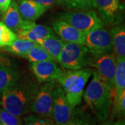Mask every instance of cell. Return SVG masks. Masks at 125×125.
Masks as SVG:
<instances>
[{
	"label": "cell",
	"mask_w": 125,
	"mask_h": 125,
	"mask_svg": "<svg viewBox=\"0 0 125 125\" xmlns=\"http://www.w3.org/2000/svg\"><path fill=\"white\" fill-rule=\"evenodd\" d=\"M83 97L95 117L101 122L109 119L113 104V90L99 77L95 70Z\"/></svg>",
	"instance_id": "obj_1"
},
{
	"label": "cell",
	"mask_w": 125,
	"mask_h": 125,
	"mask_svg": "<svg viewBox=\"0 0 125 125\" xmlns=\"http://www.w3.org/2000/svg\"><path fill=\"white\" fill-rule=\"evenodd\" d=\"M38 87L32 81L20 77L1 94L0 104L4 109L18 116L24 115L31 112V103Z\"/></svg>",
	"instance_id": "obj_2"
},
{
	"label": "cell",
	"mask_w": 125,
	"mask_h": 125,
	"mask_svg": "<svg viewBox=\"0 0 125 125\" xmlns=\"http://www.w3.org/2000/svg\"><path fill=\"white\" fill-rule=\"evenodd\" d=\"M93 72V70L89 67L62 70L56 79L73 108L79 106L81 103L85 86L92 76Z\"/></svg>",
	"instance_id": "obj_3"
},
{
	"label": "cell",
	"mask_w": 125,
	"mask_h": 125,
	"mask_svg": "<svg viewBox=\"0 0 125 125\" xmlns=\"http://www.w3.org/2000/svg\"><path fill=\"white\" fill-rule=\"evenodd\" d=\"M93 57L85 45L65 42L57 62L66 70H79L90 66Z\"/></svg>",
	"instance_id": "obj_4"
},
{
	"label": "cell",
	"mask_w": 125,
	"mask_h": 125,
	"mask_svg": "<svg viewBox=\"0 0 125 125\" xmlns=\"http://www.w3.org/2000/svg\"><path fill=\"white\" fill-rule=\"evenodd\" d=\"M58 19L69 23L85 36L90 31L105 26L98 14L94 10L66 11L59 14Z\"/></svg>",
	"instance_id": "obj_5"
},
{
	"label": "cell",
	"mask_w": 125,
	"mask_h": 125,
	"mask_svg": "<svg viewBox=\"0 0 125 125\" xmlns=\"http://www.w3.org/2000/svg\"><path fill=\"white\" fill-rule=\"evenodd\" d=\"M56 81L45 82L38 87L31 103V112L53 120V99Z\"/></svg>",
	"instance_id": "obj_6"
},
{
	"label": "cell",
	"mask_w": 125,
	"mask_h": 125,
	"mask_svg": "<svg viewBox=\"0 0 125 125\" xmlns=\"http://www.w3.org/2000/svg\"><path fill=\"white\" fill-rule=\"evenodd\" d=\"M85 45L94 56L112 52L113 45L110 30L104 26L90 31L85 36Z\"/></svg>",
	"instance_id": "obj_7"
},
{
	"label": "cell",
	"mask_w": 125,
	"mask_h": 125,
	"mask_svg": "<svg viewBox=\"0 0 125 125\" xmlns=\"http://www.w3.org/2000/svg\"><path fill=\"white\" fill-rule=\"evenodd\" d=\"M116 56L113 52L93 55L90 66L94 67L99 77L113 90L114 76L116 70Z\"/></svg>",
	"instance_id": "obj_8"
},
{
	"label": "cell",
	"mask_w": 125,
	"mask_h": 125,
	"mask_svg": "<svg viewBox=\"0 0 125 125\" xmlns=\"http://www.w3.org/2000/svg\"><path fill=\"white\" fill-rule=\"evenodd\" d=\"M74 108L67 101L61 86L57 84L54 90L53 120L58 125H70Z\"/></svg>",
	"instance_id": "obj_9"
},
{
	"label": "cell",
	"mask_w": 125,
	"mask_h": 125,
	"mask_svg": "<svg viewBox=\"0 0 125 125\" xmlns=\"http://www.w3.org/2000/svg\"><path fill=\"white\" fill-rule=\"evenodd\" d=\"M99 17L105 26H113L121 22L122 10L120 0H96Z\"/></svg>",
	"instance_id": "obj_10"
},
{
	"label": "cell",
	"mask_w": 125,
	"mask_h": 125,
	"mask_svg": "<svg viewBox=\"0 0 125 125\" xmlns=\"http://www.w3.org/2000/svg\"><path fill=\"white\" fill-rule=\"evenodd\" d=\"M16 34L20 38L31 40L37 43L38 41L54 34V31L51 27L37 24L33 21L24 20L22 26Z\"/></svg>",
	"instance_id": "obj_11"
},
{
	"label": "cell",
	"mask_w": 125,
	"mask_h": 125,
	"mask_svg": "<svg viewBox=\"0 0 125 125\" xmlns=\"http://www.w3.org/2000/svg\"><path fill=\"white\" fill-rule=\"evenodd\" d=\"M31 69L39 83L56 81L62 72L53 60L31 62Z\"/></svg>",
	"instance_id": "obj_12"
},
{
	"label": "cell",
	"mask_w": 125,
	"mask_h": 125,
	"mask_svg": "<svg viewBox=\"0 0 125 125\" xmlns=\"http://www.w3.org/2000/svg\"><path fill=\"white\" fill-rule=\"evenodd\" d=\"M52 29L64 42L85 45V35L69 23L58 19L52 23Z\"/></svg>",
	"instance_id": "obj_13"
},
{
	"label": "cell",
	"mask_w": 125,
	"mask_h": 125,
	"mask_svg": "<svg viewBox=\"0 0 125 125\" xmlns=\"http://www.w3.org/2000/svg\"><path fill=\"white\" fill-rule=\"evenodd\" d=\"M20 77V72L11 61L4 55H0V95Z\"/></svg>",
	"instance_id": "obj_14"
},
{
	"label": "cell",
	"mask_w": 125,
	"mask_h": 125,
	"mask_svg": "<svg viewBox=\"0 0 125 125\" xmlns=\"http://www.w3.org/2000/svg\"><path fill=\"white\" fill-rule=\"evenodd\" d=\"M18 9L23 20L35 22L46 12L47 9L33 0H18Z\"/></svg>",
	"instance_id": "obj_15"
},
{
	"label": "cell",
	"mask_w": 125,
	"mask_h": 125,
	"mask_svg": "<svg viewBox=\"0 0 125 125\" xmlns=\"http://www.w3.org/2000/svg\"><path fill=\"white\" fill-rule=\"evenodd\" d=\"M110 32L113 53L116 57L125 58V23L121 22L112 26Z\"/></svg>",
	"instance_id": "obj_16"
},
{
	"label": "cell",
	"mask_w": 125,
	"mask_h": 125,
	"mask_svg": "<svg viewBox=\"0 0 125 125\" xmlns=\"http://www.w3.org/2000/svg\"><path fill=\"white\" fill-rule=\"evenodd\" d=\"M23 21L24 20L19 11L18 3L13 0L8 9L3 14L2 22L16 33L22 26Z\"/></svg>",
	"instance_id": "obj_17"
},
{
	"label": "cell",
	"mask_w": 125,
	"mask_h": 125,
	"mask_svg": "<svg viewBox=\"0 0 125 125\" xmlns=\"http://www.w3.org/2000/svg\"><path fill=\"white\" fill-rule=\"evenodd\" d=\"M117 65L113 82V102L125 92V58L116 57Z\"/></svg>",
	"instance_id": "obj_18"
},
{
	"label": "cell",
	"mask_w": 125,
	"mask_h": 125,
	"mask_svg": "<svg viewBox=\"0 0 125 125\" xmlns=\"http://www.w3.org/2000/svg\"><path fill=\"white\" fill-rule=\"evenodd\" d=\"M38 45L48 52L55 61H58L59 55L61 52L65 42L53 34L37 42Z\"/></svg>",
	"instance_id": "obj_19"
},
{
	"label": "cell",
	"mask_w": 125,
	"mask_h": 125,
	"mask_svg": "<svg viewBox=\"0 0 125 125\" xmlns=\"http://www.w3.org/2000/svg\"><path fill=\"white\" fill-rule=\"evenodd\" d=\"M109 118L113 124L125 125V92L113 102Z\"/></svg>",
	"instance_id": "obj_20"
},
{
	"label": "cell",
	"mask_w": 125,
	"mask_h": 125,
	"mask_svg": "<svg viewBox=\"0 0 125 125\" xmlns=\"http://www.w3.org/2000/svg\"><path fill=\"white\" fill-rule=\"evenodd\" d=\"M38 43L31 40L17 38L11 45L6 47V50L12 54L22 56Z\"/></svg>",
	"instance_id": "obj_21"
},
{
	"label": "cell",
	"mask_w": 125,
	"mask_h": 125,
	"mask_svg": "<svg viewBox=\"0 0 125 125\" xmlns=\"http://www.w3.org/2000/svg\"><path fill=\"white\" fill-rule=\"evenodd\" d=\"M22 57L27 59V61L31 62H40L49 60L54 61V59L48 54V52L38 44L32 47L27 53L22 56Z\"/></svg>",
	"instance_id": "obj_22"
},
{
	"label": "cell",
	"mask_w": 125,
	"mask_h": 125,
	"mask_svg": "<svg viewBox=\"0 0 125 125\" xmlns=\"http://www.w3.org/2000/svg\"><path fill=\"white\" fill-rule=\"evenodd\" d=\"M61 4L74 10H94L97 8L96 0H61Z\"/></svg>",
	"instance_id": "obj_23"
},
{
	"label": "cell",
	"mask_w": 125,
	"mask_h": 125,
	"mask_svg": "<svg viewBox=\"0 0 125 125\" xmlns=\"http://www.w3.org/2000/svg\"><path fill=\"white\" fill-rule=\"evenodd\" d=\"M17 38V34L13 31L0 21V48L10 46Z\"/></svg>",
	"instance_id": "obj_24"
},
{
	"label": "cell",
	"mask_w": 125,
	"mask_h": 125,
	"mask_svg": "<svg viewBox=\"0 0 125 125\" xmlns=\"http://www.w3.org/2000/svg\"><path fill=\"white\" fill-rule=\"evenodd\" d=\"M0 122L3 125H20L22 124V120L20 116L2 108H0Z\"/></svg>",
	"instance_id": "obj_25"
},
{
	"label": "cell",
	"mask_w": 125,
	"mask_h": 125,
	"mask_svg": "<svg viewBox=\"0 0 125 125\" xmlns=\"http://www.w3.org/2000/svg\"><path fill=\"white\" fill-rule=\"evenodd\" d=\"M24 125H54V120L47 117L40 116L37 114H30L23 118Z\"/></svg>",
	"instance_id": "obj_26"
},
{
	"label": "cell",
	"mask_w": 125,
	"mask_h": 125,
	"mask_svg": "<svg viewBox=\"0 0 125 125\" xmlns=\"http://www.w3.org/2000/svg\"><path fill=\"white\" fill-rule=\"evenodd\" d=\"M40 4L44 6L47 9H50L54 6L61 4V0H33Z\"/></svg>",
	"instance_id": "obj_27"
},
{
	"label": "cell",
	"mask_w": 125,
	"mask_h": 125,
	"mask_svg": "<svg viewBox=\"0 0 125 125\" xmlns=\"http://www.w3.org/2000/svg\"><path fill=\"white\" fill-rule=\"evenodd\" d=\"M13 0H0V14L3 15L8 9Z\"/></svg>",
	"instance_id": "obj_28"
},
{
	"label": "cell",
	"mask_w": 125,
	"mask_h": 125,
	"mask_svg": "<svg viewBox=\"0 0 125 125\" xmlns=\"http://www.w3.org/2000/svg\"><path fill=\"white\" fill-rule=\"evenodd\" d=\"M0 125H1V122H0Z\"/></svg>",
	"instance_id": "obj_29"
}]
</instances>
